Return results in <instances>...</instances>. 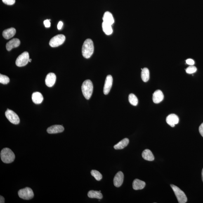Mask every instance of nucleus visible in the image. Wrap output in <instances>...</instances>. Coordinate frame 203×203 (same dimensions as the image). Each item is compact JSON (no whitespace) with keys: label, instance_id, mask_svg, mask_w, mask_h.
<instances>
[{"label":"nucleus","instance_id":"nucleus-1","mask_svg":"<svg viewBox=\"0 0 203 203\" xmlns=\"http://www.w3.org/2000/svg\"><path fill=\"white\" fill-rule=\"evenodd\" d=\"M94 50V46L93 41L90 39L86 40L83 43L82 47L83 56L87 59L90 58L93 53Z\"/></svg>","mask_w":203,"mask_h":203},{"label":"nucleus","instance_id":"nucleus-2","mask_svg":"<svg viewBox=\"0 0 203 203\" xmlns=\"http://www.w3.org/2000/svg\"><path fill=\"white\" fill-rule=\"evenodd\" d=\"M1 157L2 161L5 163H10L14 161L15 156L12 151L8 148H5L1 150Z\"/></svg>","mask_w":203,"mask_h":203},{"label":"nucleus","instance_id":"nucleus-3","mask_svg":"<svg viewBox=\"0 0 203 203\" xmlns=\"http://www.w3.org/2000/svg\"><path fill=\"white\" fill-rule=\"evenodd\" d=\"M82 93L85 98L88 100L91 98L93 91V84L90 80H86L81 87Z\"/></svg>","mask_w":203,"mask_h":203},{"label":"nucleus","instance_id":"nucleus-4","mask_svg":"<svg viewBox=\"0 0 203 203\" xmlns=\"http://www.w3.org/2000/svg\"><path fill=\"white\" fill-rule=\"evenodd\" d=\"M171 186L177 199L178 202L179 203H186L187 199L184 192L176 185L171 184Z\"/></svg>","mask_w":203,"mask_h":203},{"label":"nucleus","instance_id":"nucleus-5","mask_svg":"<svg viewBox=\"0 0 203 203\" xmlns=\"http://www.w3.org/2000/svg\"><path fill=\"white\" fill-rule=\"evenodd\" d=\"M29 59V56L28 52H24L17 57L15 61V64L18 67L24 66L28 63Z\"/></svg>","mask_w":203,"mask_h":203},{"label":"nucleus","instance_id":"nucleus-6","mask_svg":"<svg viewBox=\"0 0 203 203\" xmlns=\"http://www.w3.org/2000/svg\"><path fill=\"white\" fill-rule=\"evenodd\" d=\"M19 197L25 200H29L34 197V194L32 190L29 187L20 189L18 192Z\"/></svg>","mask_w":203,"mask_h":203},{"label":"nucleus","instance_id":"nucleus-7","mask_svg":"<svg viewBox=\"0 0 203 203\" xmlns=\"http://www.w3.org/2000/svg\"><path fill=\"white\" fill-rule=\"evenodd\" d=\"M66 37L63 34H58L52 38L49 41V44L51 47H57L60 46L65 42Z\"/></svg>","mask_w":203,"mask_h":203},{"label":"nucleus","instance_id":"nucleus-8","mask_svg":"<svg viewBox=\"0 0 203 203\" xmlns=\"http://www.w3.org/2000/svg\"><path fill=\"white\" fill-rule=\"evenodd\" d=\"M6 117L12 124L17 125L19 124L20 120L17 114L10 109H7L5 113Z\"/></svg>","mask_w":203,"mask_h":203},{"label":"nucleus","instance_id":"nucleus-9","mask_svg":"<svg viewBox=\"0 0 203 203\" xmlns=\"http://www.w3.org/2000/svg\"><path fill=\"white\" fill-rule=\"evenodd\" d=\"M113 82L112 76L110 75H108L106 78L104 86V93L105 95L108 94L112 88Z\"/></svg>","mask_w":203,"mask_h":203},{"label":"nucleus","instance_id":"nucleus-10","mask_svg":"<svg viewBox=\"0 0 203 203\" xmlns=\"http://www.w3.org/2000/svg\"><path fill=\"white\" fill-rule=\"evenodd\" d=\"M124 180V173L121 171L118 172L114 176L113 180L114 186L117 187H121L122 184Z\"/></svg>","mask_w":203,"mask_h":203},{"label":"nucleus","instance_id":"nucleus-11","mask_svg":"<svg viewBox=\"0 0 203 203\" xmlns=\"http://www.w3.org/2000/svg\"><path fill=\"white\" fill-rule=\"evenodd\" d=\"M56 81V76L53 73H50L47 75L45 79V83L48 87H52Z\"/></svg>","mask_w":203,"mask_h":203},{"label":"nucleus","instance_id":"nucleus-12","mask_svg":"<svg viewBox=\"0 0 203 203\" xmlns=\"http://www.w3.org/2000/svg\"><path fill=\"white\" fill-rule=\"evenodd\" d=\"M179 121L178 116L175 114H171L166 118V122L171 127H174L175 125L177 124Z\"/></svg>","mask_w":203,"mask_h":203},{"label":"nucleus","instance_id":"nucleus-13","mask_svg":"<svg viewBox=\"0 0 203 203\" xmlns=\"http://www.w3.org/2000/svg\"><path fill=\"white\" fill-rule=\"evenodd\" d=\"M65 128L63 126L60 125H54L49 127L47 129V132L50 134L57 133L62 132Z\"/></svg>","mask_w":203,"mask_h":203},{"label":"nucleus","instance_id":"nucleus-14","mask_svg":"<svg viewBox=\"0 0 203 203\" xmlns=\"http://www.w3.org/2000/svg\"><path fill=\"white\" fill-rule=\"evenodd\" d=\"M20 44V40L15 38L11 40L6 44V49L8 51H10L13 48L18 47Z\"/></svg>","mask_w":203,"mask_h":203},{"label":"nucleus","instance_id":"nucleus-15","mask_svg":"<svg viewBox=\"0 0 203 203\" xmlns=\"http://www.w3.org/2000/svg\"><path fill=\"white\" fill-rule=\"evenodd\" d=\"M164 99V95L160 90H157L153 95L152 99L154 103L159 104Z\"/></svg>","mask_w":203,"mask_h":203},{"label":"nucleus","instance_id":"nucleus-16","mask_svg":"<svg viewBox=\"0 0 203 203\" xmlns=\"http://www.w3.org/2000/svg\"><path fill=\"white\" fill-rule=\"evenodd\" d=\"M16 33V30L13 27L6 29L3 31L2 33L3 37L6 39H11L13 37Z\"/></svg>","mask_w":203,"mask_h":203},{"label":"nucleus","instance_id":"nucleus-17","mask_svg":"<svg viewBox=\"0 0 203 203\" xmlns=\"http://www.w3.org/2000/svg\"><path fill=\"white\" fill-rule=\"evenodd\" d=\"M43 95L39 92H36L32 94V99L33 102L36 104H39L42 103L43 100Z\"/></svg>","mask_w":203,"mask_h":203},{"label":"nucleus","instance_id":"nucleus-18","mask_svg":"<svg viewBox=\"0 0 203 203\" xmlns=\"http://www.w3.org/2000/svg\"><path fill=\"white\" fill-rule=\"evenodd\" d=\"M146 183L140 180L135 179L133 182V187L135 190H142L145 188Z\"/></svg>","mask_w":203,"mask_h":203},{"label":"nucleus","instance_id":"nucleus-19","mask_svg":"<svg viewBox=\"0 0 203 203\" xmlns=\"http://www.w3.org/2000/svg\"><path fill=\"white\" fill-rule=\"evenodd\" d=\"M103 22L112 25L114 22V19L112 14L110 12H106L103 17Z\"/></svg>","mask_w":203,"mask_h":203},{"label":"nucleus","instance_id":"nucleus-20","mask_svg":"<svg viewBox=\"0 0 203 203\" xmlns=\"http://www.w3.org/2000/svg\"><path fill=\"white\" fill-rule=\"evenodd\" d=\"M129 143V139L128 138H125L114 145V147L116 150H122L127 146Z\"/></svg>","mask_w":203,"mask_h":203},{"label":"nucleus","instance_id":"nucleus-21","mask_svg":"<svg viewBox=\"0 0 203 203\" xmlns=\"http://www.w3.org/2000/svg\"><path fill=\"white\" fill-rule=\"evenodd\" d=\"M142 157L146 160L153 161L154 160V157L152 153L150 150L146 149L144 150L142 154Z\"/></svg>","mask_w":203,"mask_h":203},{"label":"nucleus","instance_id":"nucleus-22","mask_svg":"<svg viewBox=\"0 0 203 203\" xmlns=\"http://www.w3.org/2000/svg\"><path fill=\"white\" fill-rule=\"evenodd\" d=\"M88 197L90 198H96L101 199L103 197L102 194L98 191L90 190L88 192Z\"/></svg>","mask_w":203,"mask_h":203},{"label":"nucleus","instance_id":"nucleus-23","mask_svg":"<svg viewBox=\"0 0 203 203\" xmlns=\"http://www.w3.org/2000/svg\"><path fill=\"white\" fill-rule=\"evenodd\" d=\"M102 29L104 32L107 35H110L112 33V25L104 22L102 24Z\"/></svg>","mask_w":203,"mask_h":203},{"label":"nucleus","instance_id":"nucleus-24","mask_svg":"<svg viewBox=\"0 0 203 203\" xmlns=\"http://www.w3.org/2000/svg\"><path fill=\"white\" fill-rule=\"evenodd\" d=\"M141 77L142 80L144 82H147L150 79V71L147 68H144L142 69L141 73Z\"/></svg>","mask_w":203,"mask_h":203},{"label":"nucleus","instance_id":"nucleus-25","mask_svg":"<svg viewBox=\"0 0 203 203\" xmlns=\"http://www.w3.org/2000/svg\"><path fill=\"white\" fill-rule=\"evenodd\" d=\"M129 101L130 103L133 106H137L138 104V99L137 97L133 94H130L129 96Z\"/></svg>","mask_w":203,"mask_h":203},{"label":"nucleus","instance_id":"nucleus-26","mask_svg":"<svg viewBox=\"0 0 203 203\" xmlns=\"http://www.w3.org/2000/svg\"><path fill=\"white\" fill-rule=\"evenodd\" d=\"M92 176L94 177L97 180L99 181L102 178V175L99 171L96 170H92L91 171Z\"/></svg>","mask_w":203,"mask_h":203},{"label":"nucleus","instance_id":"nucleus-27","mask_svg":"<svg viewBox=\"0 0 203 203\" xmlns=\"http://www.w3.org/2000/svg\"><path fill=\"white\" fill-rule=\"evenodd\" d=\"M9 82L10 79L7 76L0 74V83L3 84H7Z\"/></svg>","mask_w":203,"mask_h":203},{"label":"nucleus","instance_id":"nucleus-28","mask_svg":"<svg viewBox=\"0 0 203 203\" xmlns=\"http://www.w3.org/2000/svg\"><path fill=\"white\" fill-rule=\"evenodd\" d=\"M197 71V68L193 66H190L187 67L186 69V72L188 74H192L195 73Z\"/></svg>","mask_w":203,"mask_h":203},{"label":"nucleus","instance_id":"nucleus-29","mask_svg":"<svg viewBox=\"0 0 203 203\" xmlns=\"http://www.w3.org/2000/svg\"><path fill=\"white\" fill-rule=\"evenodd\" d=\"M3 3L8 5H13L15 3V0H2Z\"/></svg>","mask_w":203,"mask_h":203},{"label":"nucleus","instance_id":"nucleus-30","mask_svg":"<svg viewBox=\"0 0 203 203\" xmlns=\"http://www.w3.org/2000/svg\"><path fill=\"white\" fill-rule=\"evenodd\" d=\"M186 62L187 65L190 66H193L195 63L194 61L192 59H188L186 60Z\"/></svg>","mask_w":203,"mask_h":203},{"label":"nucleus","instance_id":"nucleus-31","mask_svg":"<svg viewBox=\"0 0 203 203\" xmlns=\"http://www.w3.org/2000/svg\"><path fill=\"white\" fill-rule=\"evenodd\" d=\"M44 24L45 27H51V23H50V20L47 19L45 20L44 21Z\"/></svg>","mask_w":203,"mask_h":203},{"label":"nucleus","instance_id":"nucleus-32","mask_svg":"<svg viewBox=\"0 0 203 203\" xmlns=\"http://www.w3.org/2000/svg\"><path fill=\"white\" fill-rule=\"evenodd\" d=\"M199 131L202 136L203 137V123L201 124L199 128Z\"/></svg>","mask_w":203,"mask_h":203},{"label":"nucleus","instance_id":"nucleus-33","mask_svg":"<svg viewBox=\"0 0 203 203\" xmlns=\"http://www.w3.org/2000/svg\"><path fill=\"white\" fill-rule=\"evenodd\" d=\"M62 26H63V23L61 21L59 22L58 25H57L58 29L60 30L62 28Z\"/></svg>","mask_w":203,"mask_h":203},{"label":"nucleus","instance_id":"nucleus-34","mask_svg":"<svg viewBox=\"0 0 203 203\" xmlns=\"http://www.w3.org/2000/svg\"><path fill=\"white\" fill-rule=\"evenodd\" d=\"M0 203H5V199L2 196H0Z\"/></svg>","mask_w":203,"mask_h":203},{"label":"nucleus","instance_id":"nucleus-35","mask_svg":"<svg viewBox=\"0 0 203 203\" xmlns=\"http://www.w3.org/2000/svg\"><path fill=\"white\" fill-rule=\"evenodd\" d=\"M202 180L203 182V169H202Z\"/></svg>","mask_w":203,"mask_h":203},{"label":"nucleus","instance_id":"nucleus-36","mask_svg":"<svg viewBox=\"0 0 203 203\" xmlns=\"http://www.w3.org/2000/svg\"><path fill=\"white\" fill-rule=\"evenodd\" d=\"M31 61H32V60H31V59H29V62H31Z\"/></svg>","mask_w":203,"mask_h":203}]
</instances>
